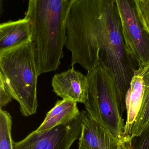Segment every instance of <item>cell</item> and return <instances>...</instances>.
Returning <instances> with one entry per match:
<instances>
[{"mask_svg": "<svg viewBox=\"0 0 149 149\" xmlns=\"http://www.w3.org/2000/svg\"><path fill=\"white\" fill-rule=\"evenodd\" d=\"M71 5L69 0H29L25 17L31 23L39 75L60 65Z\"/></svg>", "mask_w": 149, "mask_h": 149, "instance_id": "obj_2", "label": "cell"}, {"mask_svg": "<svg viewBox=\"0 0 149 149\" xmlns=\"http://www.w3.org/2000/svg\"><path fill=\"white\" fill-rule=\"evenodd\" d=\"M126 49L143 68L149 64V30L142 23L131 0H115Z\"/></svg>", "mask_w": 149, "mask_h": 149, "instance_id": "obj_5", "label": "cell"}, {"mask_svg": "<svg viewBox=\"0 0 149 149\" xmlns=\"http://www.w3.org/2000/svg\"><path fill=\"white\" fill-rule=\"evenodd\" d=\"M136 71L142 76L144 91L141 109L129 137L139 135L149 125V64L143 68H138Z\"/></svg>", "mask_w": 149, "mask_h": 149, "instance_id": "obj_12", "label": "cell"}, {"mask_svg": "<svg viewBox=\"0 0 149 149\" xmlns=\"http://www.w3.org/2000/svg\"><path fill=\"white\" fill-rule=\"evenodd\" d=\"M0 73L7 89L25 117L36 113L38 74L33 41L0 51Z\"/></svg>", "mask_w": 149, "mask_h": 149, "instance_id": "obj_3", "label": "cell"}, {"mask_svg": "<svg viewBox=\"0 0 149 149\" xmlns=\"http://www.w3.org/2000/svg\"><path fill=\"white\" fill-rule=\"evenodd\" d=\"M30 21L26 17L0 24V51L32 41Z\"/></svg>", "mask_w": 149, "mask_h": 149, "instance_id": "obj_9", "label": "cell"}, {"mask_svg": "<svg viewBox=\"0 0 149 149\" xmlns=\"http://www.w3.org/2000/svg\"><path fill=\"white\" fill-rule=\"evenodd\" d=\"M10 94L7 89L2 74L0 73V108H2L12 100Z\"/></svg>", "mask_w": 149, "mask_h": 149, "instance_id": "obj_16", "label": "cell"}, {"mask_svg": "<svg viewBox=\"0 0 149 149\" xmlns=\"http://www.w3.org/2000/svg\"><path fill=\"white\" fill-rule=\"evenodd\" d=\"M124 149H149V125L140 135L123 141Z\"/></svg>", "mask_w": 149, "mask_h": 149, "instance_id": "obj_14", "label": "cell"}, {"mask_svg": "<svg viewBox=\"0 0 149 149\" xmlns=\"http://www.w3.org/2000/svg\"><path fill=\"white\" fill-rule=\"evenodd\" d=\"M78 0H69V2H70V3H71V4L77 1Z\"/></svg>", "mask_w": 149, "mask_h": 149, "instance_id": "obj_19", "label": "cell"}, {"mask_svg": "<svg viewBox=\"0 0 149 149\" xmlns=\"http://www.w3.org/2000/svg\"><path fill=\"white\" fill-rule=\"evenodd\" d=\"M12 117L5 110L0 109V149H14L11 136Z\"/></svg>", "mask_w": 149, "mask_h": 149, "instance_id": "obj_13", "label": "cell"}, {"mask_svg": "<svg viewBox=\"0 0 149 149\" xmlns=\"http://www.w3.org/2000/svg\"><path fill=\"white\" fill-rule=\"evenodd\" d=\"M3 0H0V13L1 14L3 11Z\"/></svg>", "mask_w": 149, "mask_h": 149, "instance_id": "obj_18", "label": "cell"}, {"mask_svg": "<svg viewBox=\"0 0 149 149\" xmlns=\"http://www.w3.org/2000/svg\"><path fill=\"white\" fill-rule=\"evenodd\" d=\"M87 113L82 110L76 120L66 125L44 132L35 130L22 141L14 142V149H70L79 137L81 124Z\"/></svg>", "mask_w": 149, "mask_h": 149, "instance_id": "obj_6", "label": "cell"}, {"mask_svg": "<svg viewBox=\"0 0 149 149\" xmlns=\"http://www.w3.org/2000/svg\"><path fill=\"white\" fill-rule=\"evenodd\" d=\"M53 92L63 100L84 103L88 92V79L86 75L73 67L59 74H55L51 82Z\"/></svg>", "mask_w": 149, "mask_h": 149, "instance_id": "obj_8", "label": "cell"}, {"mask_svg": "<svg viewBox=\"0 0 149 149\" xmlns=\"http://www.w3.org/2000/svg\"><path fill=\"white\" fill-rule=\"evenodd\" d=\"M134 6L142 23L149 30V0Z\"/></svg>", "mask_w": 149, "mask_h": 149, "instance_id": "obj_15", "label": "cell"}, {"mask_svg": "<svg viewBox=\"0 0 149 149\" xmlns=\"http://www.w3.org/2000/svg\"><path fill=\"white\" fill-rule=\"evenodd\" d=\"M143 91L144 81L142 76L135 71L130 86L126 94V110L127 118L123 140L130 136L133 125L141 109Z\"/></svg>", "mask_w": 149, "mask_h": 149, "instance_id": "obj_11", "label": "cell"}, {"mask_svg": "<svg viewBox=\"0 0 149 149\" xmlns=\"http://www.w3.org/2000/svg\"><path fill=\"white\" fill-rule=\"evenodd\" d=\"M79 149H124L122 141L86 114L78 138Z\"/></svg>", "mask_w": 149, "mask_h": 149, "instance_id": "obj_7", "label": "cell"}, {"mask_svg": "<svg viewBox=\"0 0 149 149\" xmlns=\"http://www.w3.org/2000/svg\"><path fill=\"white\" fill-rule=\"evenodd\" d=\"M134 5H137L141 3L145 2L148 0H131Z\"/></svg>", "mask_w": 149, "mask_h": 149, "instance_id": "obj_17", "label": "cell"}, {"mask_svg": "<svg viewBox=\"0 0 149 149\" xmlns=\"http://www.w3.org/2000/svg\"><path fill=\"white\" fill-rule=\"evenodd\" d=\"M80 113L77 102L67 100H58L36 130L44 132L60 125L69 124L76 120Z\"/></svg>", "mask_w": 149, "mask_h": 149, "instance_id": "obj_10", "label": "cell"}, {"mask_svg": "<svg viewBox=\"0 0 149 149\" xmlns=\"http://www.w3.org/2000/svg\"><path fill=\"white\" fill-rule=\"evenodd\" d=\"M88 88L84 104L91 118L123 143L125 124L112 74L101 62L87 72Z\"/></svg>", "mask_w": 149, "mask_h": 149, "instance_id": "obj_4", "label": "cell"}, {"mask_svg": "<svg viewBox=\"0 0 149 149\" xmlns=\"http://www.w3.org/2000/svg\"><path fill=\"white\" fill-rule=\"evenodd\" d=\"M65 46L71 64L87 72L101 62L112 74L122 112L137 64L128 53L115 0H78L71 5L66 21Z\"/></svg>", "mask_w": 149, "mask_h": 149, "instance_id": "obj_1", "label": "cell"}]
</instances>
